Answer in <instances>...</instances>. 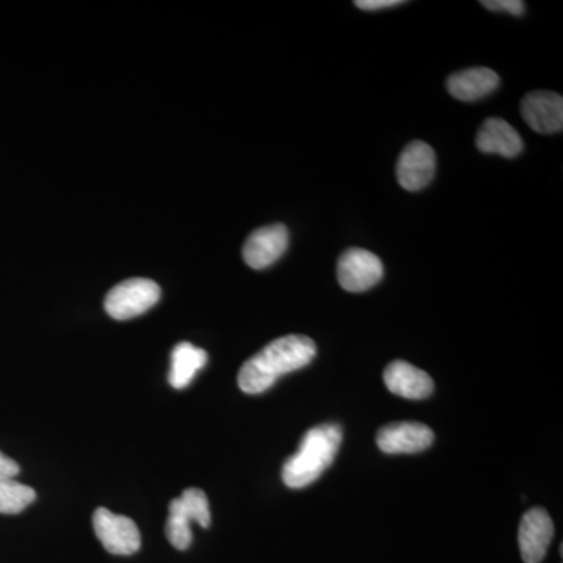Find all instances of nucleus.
<instances>
[{
  "mask_svg": "<svg viewBox=\"0 0 563 563\" xmlns=\"http://www.w3.org/2000/svg\"><path fill=\"white\" fill-rule=\"evenodd\" d=\"M20 474V465L13 459L0 453V477H16Z\"/></svg>",
  "mask_w": 563,
  "mask_h": 563,
  "instance_id": "nucleus-19",
  "label": "nucleus"
},
{
  "mask_svg": "<svg viewBox=\"0 0 563 563\" xmlns=\"http://www.w3.org/2000/svg\"><path fill=\"white\" fill-rule=\"evenodd\" d=\"M35 499L36 493L29 485L18 483L13 477H0V514H21Z\"/></svg>",
  "mask_w": 563,
  "mask_h": 563,
  "instance_id": "nucleus-16",
  "label": "nucleus"
},
{
  "mask_svg": "<svg viewBox=\"0 0 563 563\" xmlns=\"http://www.w3.org/2000/svg\"><path fill=\"white\" fill-rule=\"evenodd\" d=\"M384 380L393 395L406 399H424L433 391L432 377L404 361L391 362L385 368Z\"/></svg>",
  "mask_w": 563,
  "mask_h": 563,
  "instance_id": "nucleus-12",
  "label": "nucleus"
},
{
  "mask_svg": "<svg viewBox=\"0 0 563 563\" xmlns=\"http://www.w3.org/2000/svg\"><path fill=\"white\" fill-rule=\"evenodd\" d=\"M526 124L539 133H558L563 128V99L553 91H532L521 102Z\"/></svg>",
  "mask_w": 563,
  "mask_h": 563,
  "instance_id": "nucleus-11",
  "label": "nucleus"
},
{
  "mask_svg": "<svg viewBox=\"0 0 563 563\" xmlns=\"http://www.w3.org/2000/svg\"><path fill=\"white\" fill-rule=\"evenodd\" d=\"M317 355V344L306 335H287L266 344L244 363L239 373L240 390L261 395L285 374L298 372Z\"/></svg>",
  "mask_w": 563,
  "mask_h": 563,
  "instance_id": "nucleus-1",
  "label": "nucleus"
},
{
  "mask_svg": "<svg viewBox=\"0 0 563 563\" xmlns=\"http://www.w3.org/2000/svg\"><path fill=\"white\" fill-rule=\"evenodd\" d=\"M161 296V287L154 280L129 279L111 288L103 307L113 320L128 321L151 310Z\"/></svg>",
  "mask_w": 563,
  "mask_h": 563,
  "instance_id": "nucleus-4",
  "label": "nucleus"
},
{
  "mask_svg": "<svg viewBox=\"0 0 563 563\" xmlns=\"http://www.w3.org/2000/svg\"><path fill=\"white\" fill-rule=\"evenodd\" d=\"M401 0H357L355 5L361 10L377 11L391 9V7L402 5Z\"/></svg>",
  "mask_w": 563,
  "mask_h": 563,
  "instance_id": "nucleus-18",
  "label": "nucleus"
},
{
  "mask_svg": "<svg viewBox=\"0 0 563 563\" xmlns=\"http://www.w3.org/2000/svg\"><path fill=\"white\" fill-rule=\"evenodd\" d=\"M209 355L201 347L191 343H179L172 352V369H169V384L176 390H184L192 383L196 374L207 365Z\"/></svg>",
  "mask_w": 563,
  "mask_h": 563,
  "instance_id": "nucleus-15",
  "label": "nucleus"
},
{
  "mask_svg": "<svg viewBox=\"0 0 563 563\" xmlns=\"http://www.w3.org/2000/svg\"><path fill=\"white\" fill-rule=\"evenodd\" d=\"M92 528L102 547L114 555H132L141 548L139 526L132 518L110 512L106 507H99L92 514Z\"/></svg>",
  "mask_w": 563,
  "mask_h": 563,
  "instance_id": "nucleus-5",
  "label": "nucleus"
},
{
  "mask_svg": "<svg viewBox=\"0 0 563 563\" xmlns=\"http://www.w3.org/2000/svg\"><path fill=\"white\" fill-rule=\"evenodd\" d=\"M342 440L343 431L339 424H321L307 431L298 453L284 463V484L290 488H303L313 484L335 461Z\"/></svg>",
  "mask_w": 563,
  "mask_h": 563,
  "instance_id": "nucleus-2",
  "label": "nucleus"
},
{
  "mask_svg": "<svg viewBox=\"0 0 563 563\" xmlns=\"http://www.w3.org/2000/svg\"><path fill=\"white\" fill-rule=\"evenodd\" d=\"M336 276L344 290L362 292L379 284L384 277V265L373 252L352 247L340 257Z\"/></svg>",
  "mask_w": 563,
  "mask_h": 563,
  "instance_id": "nucleus-6",
  "label": "nucleus"
},
{
  "mask_svg": "<svg viewBox=\"0 0 563 563\" xmlns=\"http://www.w3.org/2000/svg\"><path fill=\"white\" fill-rule=\"evenodd\" d=\"M446 87L459 101H479L499 87V76L490 68L465 69L453 74L448 79Z\"/></svg>",
  "mask_w": 563,
  "mask_h": 563,
  "instance_id": "nucleus-14",
  "label": "nucleus"
},
{
  "mask_svg": "<svg viewBox=\"0 0 563 563\" xmlns=\"http://www.w3.org/2000/svg\"><path fill=\"white\" fill-rule=\"evenodd\" d=\"M553 537L554 525L550 514L542 507L528 510L518 528V544L525 563L542 562Z\"/></svg>",
  "mask_w": 563,
  "mask_h": 563,
  "instance_id": "nucleus-9",
  "label": "nucleus"
},
{
  "mask_svg": "<svg viewBox=\"0 0 563 563\" xmlns=\"http://www.w3.org/2000/svg\"><path fill=\"white\" fill-rule=\"evenodd\" d=\"M376 442L385 454L421 453L433 443V432L422 422H391L377 432Z\"/></svg>",
  "mask_w": 563,
  "mask_h": 563,
  "instance_id": "nucleus-8",
  "label": "nucleus"
},
{
  "mask_svg": "<svg viewBox=\"0 0 563 563\" xmlns=\"http://www.w3.org/2000/svg\"><path fill=\"white\" fill-rule=\"evenodd\" d=\"M477 150L514 158L523 151V140L517 129L501 118H488L477 132Z\"/></svg>",
  "mask_w": 563,
  "mask_h": 563,
  "instance_id": "nucleus-13",
  "label": "nucleus"
},
{
  "mask_svg": "<svg viewBox=\"0 0 563 563\" xmlns=\"http://www.w3.org/2000/svg\"><path fill=\"white\" fill-rule=\"evenodd\" d=\"M207 529L211 523L210 504L201 488H187L169 504L166 537L176 550L185 551L192 542L191 525Z\"/></svg>",
  "mask_w": 563,
  "mask_h": 563,
  "instance_id": "nucleus-3",
  "label": "nucleus"
},
{
  "mask_svg": "<svg viewBox=\"0 0 563 563\" xmlns=\"http://www.w3.org/2000/svg\"><path fill=\"white\" fill-rule=\"evenodd\" d=\"M288 229L284 224L266 225L247 236L243 258L252 269H265L274 265L287 251Z\"/></svg>",
  "mask_w": 563,
  "mask_h": 563,
  "instance_id": "nucleus-10",
  "label": "nucleus"
},
{
  "mask_svg": "<svg viewBox=\"0 0 563 563\" xmlns=\"http://www.w3.org/2000/svg\"><path fill=\"white\" fill-rule=\"evenodd\" d=\"M435 174V152L424 141H412L399 155L396 176L407 191H420L428 187Z\"/></svg>",
  "mask_w": 563,
  "mask_h": 563,
  "instance_id": "nucleus-7",
  "label": "nucleus"
},
{
  "mask_svg": "<svg viewBox=\"0 0 563 563\" xmlns=\"http://www.w3.org/2000/svg\"><path fill=\"white\" fill-rule=\"evenodd\" d=\"M483 5L490 11H507L514 16H523L526 3L521 0H484Z\"/></svg>",
  "mask_w": 563,
  "mask_h": 563,
  "instance_id": "nucleus-17",
  "label": "nucleus"
}]
</instances>
